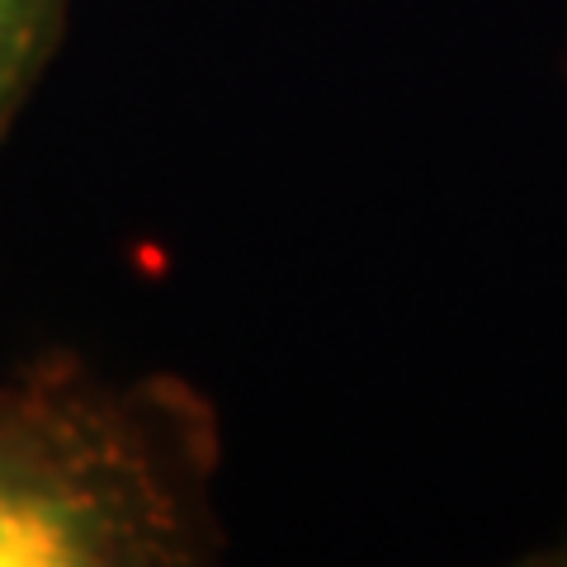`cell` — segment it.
I'll list each match as a JSON object with an SVG mask.
<instances>
[{
    "label": "cell",
    "instance_id": "6da1fadb",
    "mask_svg": "<svg viewBox=\"0 0 567 567\" xmlns=\"http://www.w3.org/2000/svg\"><path fill=\"white\" fill-rule=\"evenodd\" d=\"M204 477V431L156 445L81 402L0 406V567L194 558Z\"/></svg>",
    "mask_w": 567,
    "mask_h": 567
},
{
    "label": "cell",
    "instance_id": "7a4b0ae2",
    "mask_svg": "<svg viewBox=\"0 0 567 567\" xmlns=\"http://www.w3.org/2000/svg\"><path fill=\"white\" fill-rule=\"evenodd\" d=\"M52 10H58V0H0V118L39 62Z\"/></svg>",
    "mask_w": 567,
    "mask_h": 567
},
{
    "label": "cell",
    "instance_id": "3957f363",
    "mask_svg": "<svg viewBox=\"0 0 567 567\" xmlns=\"http://www.w3.org/2000/svg\"><path fill=\"white\" fill-rule=\"evenodd\" d=\"M558 558H563V563H567V544H563V554H558Z\"/></svg>",
    "mask_w": 567,
    "mask_h": 567
}]
</instances>
